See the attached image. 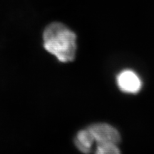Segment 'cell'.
<instances>
[{"instance_id": "obj_1", "label": "cell", "mask_w": 154, "mask_h": 154, "mask_svg": "<svg viewBox=\"0 0 154 154\" xmlns=\"http://www.w3.org/2000/svg\"><path fill=\"white\" fill-rule=\"evenodd\" d=\"M43 47L61 63L74 61L77 49L76 34L60 22H53L44 29Z\"/></svg>"}, {"instance_id": "obj_2", "label": "cell", "mask_w": 154, "mask_h": 154, "mask_svg": "<svg viewBox=\"0 0 154 154\" xmlns=\"http://www.w3.org/2000/svg\"><path fill=\"white\" fill-rule=\"evenodd\" d=\"M97 145L112 143L118 145L121 135L114 127L104 123H97L88 127Z\"/></svg>"}, {"instance_id": "obj_3", "label": "cell", "mask_w": 154, "mask_h": 154, "mask_svg": "<svg viewBox=\"0 0 154 154\" xmlns=\"http://www.w3.org/2000/svg\"><path fill=\"white\" fill-rule=\"evenodd\" d=\"M121 91L128 94H136L141 89L142 82L140 77L134 71L126 69L122 71L116 79Z\"/></svg>"}, {"instance_id": "obj_4", "label": "cell", "mask_w": 154, "mask_h": 154, "mask_svg": "<svg viewBox=\"0 0 154 154\" xmlns=\"http://www.w3.org/2000/svg\"><path fill=\"white\" fill-rule=\"evenodd\" d=\"M94 143L95 140L88 127L84 129L80 130L77 133L74 138L75 146L79 151L84 154L91 153Z\"/></svg>"}, {"instance_id": "obj_5", "label": "cell", "mask_w": 154, "mask_h": 154, "mask_svg": "<svg viewBox=\"0 0 154 154\" xmlns=\"http://www.w3.org/2000/svg\"><path fill=\"white\" fill-rule=\"evenodd\" d=\"M95 154H121L116 144H100L97 146Z\"/></svg>"}]
</instances>
